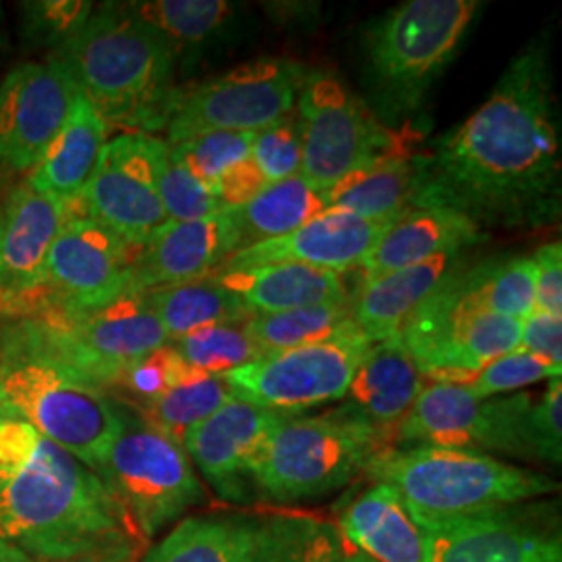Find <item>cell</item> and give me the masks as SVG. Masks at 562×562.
<instances>
[{
    "mask_svg": "<svg viewBox=\"0 0 562 562\" xmlns=\"http://www.w3.org/2000/svg\"><path fill=\"white\" fill-rule=\"evenodd\" d=\"M250 159L267 183L290 180L302 173V142L296 109L288 117L255 134Z\"/></svg>",
    "mask_w": 562,
    "mask_h": 562,
    "instance_id": "cell-43",
    "label": "cell"
},
{
    "mask_svg": "<svg viewBox=\"0 0 562 562\" xmlns=\"http://www.w3.org/2000/svg\"><path fill=\"white\" fill-rule=\"evenodd\" d=\"M562 367H557L552 362L543 361L536 355L522 352L515 348L513 352H506L501 359L490 362L485 369H482L471 382L464 383L469 392L480 398H496L501 394L517 392L531 383L543 382V380H554L561 378Z\"/></svg>",
    "mask_w": 562,
    "mask_h": 562,
    "instance_id": "cell-41",
    "label": "cell"
},
{
    "mask_svg": "<svg viewBox=\"0 0 562 562\" xmlns=\"http://www.w3.org/2000/svg\"><path fill=\"white\" fill-rule=\"evenodd\" d=\"M217 280L240 299L250 315L281 313L352 299L341 273L294 262L217 273Z\"/></svg>",
    "mask_w": 562,
    "mask_h": 562,
    "instance_id": "cell-28",
    "label": "cell"
},
{
    "mask_svg": "<svg viewBox=\"0 0 562 562\" xmlns=\"http://www.w3.org/2000/svg\"><path fill=\"white\" fill-rule=\"evenodd\" d=\"M76 202L20 183L0 209V315L38 311L46 261Z\"/></svg>",
    "mask_w": 562,
    "mask_h": 562,
    "instance_id": "cell-18",
    "label": "cell"
},
{
    "mask_svg": "<svg viewBox=\"0 0 562 562\" xmlns=\"http://www.w3.org/2000/svg\"><path fill=\"white\" fill-rule=\"evenodd\" d=\"M196 369L181 359L171 344L155 350L153 355L134 362L123 375L117 387H123L130 396H134L136 406L161 396L162 392L188 380Z\"/></svg>",
    "mask_w": 562,
    "mask_h": 562,
    "instance_id": "cell-44",
    "label": "cell"
},
{
    "mask_svg": "<svg viewBox=\"0 0 562 562\" xmlns=\"http://www.w3.org/2000/svg\"><path fill=\"white\" fill-rule=\"evenodd\" d=\"M533 402L531 394L480 401L464 383L427 382L396 429L394 448L401 443L462 450L483 448L533 459L529 442Z\"/></svg>",
    "mask_w": 562,
    "mask_h": 562,
    "instance_id": "cell-13",
    "label": "cell"
},
{
    "mask_svg": "<svg viewBox=\"0 0 562 562\" xmlns=\"http://www.w3.org/2000/svg\"><path fill=\"white\" fill-rule=\"evenodd\" d=\"M2 331L109 392L121 375L169 338L144 292H125L99 308L42 311Z\"/></svg>",
    "mask_w": 562,
    "mask_h": 562,
    "instance_id": "cell-8",
    "label": "cell"
},
{
    "mask_svg": "<svg viewBox=\"0 0 562 562\" xmlns=\"http://www.w3.org/2000/svg\"><path fill=\"white\" fill-rule=\"evenodd\" d=\"M296 120L302 176L327 192L369 162L408 150L396 132L334 71H313L302 81Z\"/></svg>",
    "mask_w": 562,
    "mask_h": 562,
    "instance_id": "cell-10",
    "label": "cell"
},
{
    "mask_svg": "<svg viewBox=\"0 0 562 562\" xmlns=\"http://www.w3.org/2000/svg\"><path fill=\"white\" fill-rule=\"evenodd\" d=\"M140 548H130V550H115V552H102V554H92V557H80V559H69V561H36V562H140Z\"/></svg>",
    "mask_w": 562,
    "mask_h": 562,
    "instance_id": "cell-49",
    "label": "cell"
},
{
    "mask_svg": "<svg viewBox=\"0 0 562 562\" xmlns=\"http://www.w3.org/2000/svg\"><path fill=\"white\" fill-rule=\"evenodd\" d=\"M550 562H562V559H557V561H550Z\"/></svg>",
    "mask_w": 562,
    "mask_h": 562,
    "instance_id": "cell-53",
    "label": "cell"
},
{
    "mask_svg": "<svg viewBox=\"0 0 562 562\" xmlns=\"http://www.w3.org/2000/svg\"><path fill=\"white\" fill-rule=\"evenodd\" d=\"M121 4L130 15L161 34L176 53L183 46L209 41L234 13V4L225 0H144Z\"/></svg>",
    "mask_w": 562,
    "mask_h": 562,
    "instance_id": "cell-37",
    "label": "cell"
},
{
    "mask_svg": "<svg viewBox=\"0 0 562 562\" xmlns=\"http://www.w3.org/2000/svg\"><path fill=\"white\" fill-rule=\"evenodd\" d=\"M104 123L127 132L165 130L176 99L178 53L121 2L102 4L57 55Z\"/></svg>",
    "mask_w": 562,
    "mask_h": 562,
    "instance_id": "cell-3",
    "label": "cell"
},
{
    "mask_svg": "<svg viewBox=\"0 0 562 562\" xmlns=\"http://www.w3.org/2000/svg\"><path fill=\"white\" fill-rule=\"evenodd\" d=\"M425 562H550L561 542L538 522L504 508L423 527Z\"/></svg>",
    "mask_w": 562,
    "mask_h": 562,
    "instance_id": "cell-20",
    "label": "cell"
},
{
    "mask_svg": "<svg viewBox=\"0 0 562 562\" xmlns=\"http://www.w3.org/2000/svg\"><path fill=\"white\" fill-rule=\"evenodd\" d=\"M459 265L461 252H448L364 283L352 296V322L371 341L398 336L404 323L457 273Z\"/></svg>",
    "mask_w": 562,
    "mask_h": 562,
    "instance_id": "cell-26",
    "label": "cell"
},
{
    "mask_svg": "<svg viewBox=\"0 0 562 562\" xmlns=\"http://www.w3.org/2000/svg\"><path fill=\"white\" fill-rule=\"evenodd\" d=\"M517 348L562 367V317L533 311L522 322L521 340Z\"/></svg>",
    "mask_w": 562,
    "mask_h": 562,
    "instance_id": "cell-47",
    "label": "cell"
},
{
    "mask_svg": "<svg viewBox=\"0 0 562 562\" xmlns=\"http://www.w3.org/2000/svg\"><path fill=\"white\" fill-rule=\"evenodd\" d=\"M483 240L482 225L450 206L419 204L387 227L362 262V285Z\"/></svg>",
    "mask_w": 562,
    "mask_h": 562,
    "instance_id": "cell-24",
    "label": "cell"
},
{
    "mask_svg": "<svg viewBox=\"0 0 562 562\" xmlns=\"http://www.w3.org/2000/svg\"><path fill=\"white\" fill-rule=\"evenodd\" d=\"M427 380L404 348L401 336L373 341L348 385L346 404L383 442L394 446V434L419 398Z\"/></svg>",
    "mask_w": 562,
    "mask_h": 562,
    "instance_id": "cell-23",
    "label": "cell"
},
{
    "mask_svg": "<svg viewBox=\"0 0 562 562\" xmlns=\"http://www.w3.org/2000/svg\"><path fill=\"white\" fill-rule=\"evenodd\" d=\"M159 196L169 222H199L223 213L215 192L181 165L167 144L159 162Z\"/></svg>",
    "mask_w": 562,
    "mask_h": 562,
    "instance_id": "cell-40",
    "label": "cell"
},
{
    "mask_svg": "<svg viewBox=\"0 0 562 562\" xmlns=\"http://www.w3.org/2000/svg\"><path fill=\"white\" fill-rule=\"evenodd\" d=\"M167 142L125 132L106 142L101 161L81 192V213L121 240L140 248L169 223L159 196V162Z\"/></svg>",
    "mask_w": 562,
    "mask_h": 562,
    "instance_id": "cell-15",
    "label": "cell"
},
{
    "mask_svg": "<svg viewBox=\"0 0 562 562\" xmlns=\"http://www.w3.org/2000/svg\"><path fill=\"white\" fill-rule=\"evenodd\" d=\"M229 401H234V392L223 375H204L196 371L161 396L134 406V411L144 422L181 443L188 431Z\"/></svg>",
    "mask_w": 562,
    "mask_h": 562,
    "instance_id": "cell-36",
    "label": "cell"
},
{
    "mask_svg": "<svg viewBox=\"0 0 562 562\" xmlns=\"http://www.w3.org/2000/svg\"><path fill=\"white\" fill-rule=\"evenodd\" d=\"M344 552L336 522L311 515H276L257 522L244 562H341Z\"/></svg>",
    "mask_w": 562,
    "mask_h": 562,
    "instance_id": "cell-34",
    "label": "cell"
},
{
    "mask_svg": "<svg viewBox=\"0 0 562 562\" xmlns=\"http://www.w3.org/2000/svg\"><path fill=\"white\" fill-rule=\"evenodd\" d=\"M390 448L348 406L322 415H288L269 431L248 477L278 503L322 498L352 482Z\"/></svg>",
    "mask_w": 562,
    "mask_h": 562,
    "instance_id": "cell-6",
    "label": "cell"
},
{
    "mask_svg": "<svg viewBox=\"0 0 562 562\" xmlns=\"http://www.w3.org/2000/svg\"><path fill=\"white\" fill-rule=\"evenodd\" d=\"M244 323L211 325L169 344L192 369L204 375H227L262 357Z\"/></svg>",
    "mask_w": 562,
    "mask_h": 562,
    "instance_id": "cell-38",
    "label": "cell"
},
{
    "mask_svg": "<svg viewBox=\"0 0 562 562\" xmlns=\"http://www.w3.org/2000/svg\"><path fill=\"white\" fill-rule=\"evenodd\" d=\"M425 188V157L408 150L369 162L329 188L327 204L364 220H398L419 206Z\"/></svg>",
    "mask_w": 562,
    "mask_h": 562,
    "instance_id": "cell-29",
    "label": "cell"
},
{
    "mask_svg": "<svg viewBox=\"0 0 562 562\" xmlns=\"http://www.w3.org/2000/svg\"><path fill=\"white\" fill-rule=\"evenodd\" d=\"M269 183L262 178L261 169L250 157L232 165L215 183L213 192L222 202L223 211H232L252 201Z\"/></svg>",
    "mask_w": 562,
    "mask_h": 562,
    "instance_id": "cell-48",
    "label": "cell"
},
{
    "mask_svg": "<svg viewBox=\"0 0 562 562\" xmlns=\"http://www.w3.org/2000/svg\"><path fill=\"white\" fill-rule=\"evenodd\" d=\"M561 136L548 50L533 42L506 67L487 101L425 157L419 204L473 222L538 225L559 213Z\"/></svg>",
    "mask_w": 562,
    "mask_h": 562,
    "instance_id": "cell-1",
    "label": "cell"
},
{
    "mask_svg": "<svg viewBox=\"0 0 562 562\" xmlns=\"http://www.w3.org/2000/svg\"><path fill=\"white\" fill-rule=\"evenodd\" d=\"M97 475L117 498L148 542L165 527L206 503L204 483L178 440L123 406L120 436L111 443Z\"/></svg>",
    "mask_w": 562,
    "mask_h": 562,
    "instance_id": "cell-9",
    "label": "cell"
},
{
    "mask_svg": "<svg viewBox=\"0 0 562 562\" xmlns=\"http://www.w3.org/2000/svg\"><path fill=\"white\" fill-rule=\"evenodd\" d=\"M0 540L34 561L144 550L146 543L88 464L2 408Z\"/></svg>",
    "mask_w": 562,
    "mask_h": 562,
    "instance_id": "cell-2",
    "label": "cell"
},
{
    "mask_svg": "<svg viewBox=\"0 0 562 562\" xmlns=\"http://www.w3.org/2000/svg\"><path fill=\"white\" fill-rule=\"evenodd\" d=\"M450 290L471 311L525 322L536 311V265L531 257L480 265L467 276L457 273Z\"/></svg>",
    "mask_w": 562,
    "mask_h": 562,
    "instance_id": "cell-33",
    "label": "cell"
},
{
    "mask_svg": "<svg viewBox=\"0 0 562 562\" xmlns=\"http://www.w3.org/2000/svg\"><path fill=\"white\" fill-rule=\"evenodd\" d=\"M304 78L306 69L296 60H248L176 92L165 142L173 146L206 132L257 134L294 113Z\"/></svg>",
    "mask_w": 562,
    "mask_h": 562,
    "instance_id": "cell-11",
    "label": "cell"
},
{
    "mask_svg": "<svg viewBox=\"0 0 562 562\" xmlns=\"http://www.w3.org/2000/svg\"><path fill=\"white\" fill-rule=\"evenodd\" d=\"M450 280L398 334L427 382H471L521 340L522 322L462 306L450 290Z\"/></svg>",
    "mask_w": 562,
    "mask_h": 562,
    "instance_id": "cell-14",
    "label": "cell"
},
{
    "mask_svg": "<svg viewBox=\"0 0 562 562\" xmlns=\"http://www.w3.org/2000/svg\"><path fill=\"white\" fill-rule=\"evenodd\" d=\"M138 248L86 217L76 202L50 248L42 283V311H88L132 292Z\"/></svg>",
    "mask_w": 562,
    "mask_h": 562,
    "instance_id": "cell-16",
    "label": "cell"
},
{
    "mask_svg": "<svg viewBox=\"0 0 562 562\" xmlns=\"http://www.w3.org/2000/svg\"><path fill=\"white\" fill-rule=\"evenodd\" d=\"M257 522L241 517L181 519L140 562H244L255 542Z\"/></svg>",
    "mask_w": 562,
    "mask_h": 562,
    "instance_id": "cell-32",
    "label": "cell"
},
{
    "mask_svg": "<svg viewBox=\"0 0 562 562\" xmlns=\"http://www.w3.org/2000/svg\"><path fill=\"white\" fill-rule=\"evenodd\" d=\"M236 250L238 236L227 211L199 222H169L138 248L132 292H150L215 276Z\"/></svg>",
    "mask_w": 562,
    "mask_h": 562,
    "instance_id": "cell-22",
    "label": "cell"
},
{
    "mask_svg": "<svg viewBox=\"0 0 562 562\" xmlns=\"http://www.w3.org/2000/svg\"><path fill=\"white\" fill-rule=\"evenodd\" d=\"M396 220H364L340 209H327L278 240L261 241L229 255L217 273L294 262L334 273L361 269L362 262ZM215 273V276H217Z\"/></svg>",
    "mask_w": 562,
    "mask_h": 562,
    "instance_id": "cell-19",
    "label": "cell"
},
{
    "mask_svg": "<svg viewBox=\"0 0 562 562\" xmlns=\"http://www.w3.org/2000/svg\"><path fill=\"white\" fill-rule=\"evenodd\" d=\"M536 311L562 317V244L550 241L533 252Z\"/></svg>",
    "mask_w": 562,
    "mask_h": 562,
    "instance_id": "cell-46",
    "label": "cell"
},
{
    "mask_svg": "<svg viewBox=\"0 0 562 562\" xmlns=\"http://www.w3.org/2000/svg\"><path fill=\"white\" fill-rule=\"evenodd\" d=\"M529 442L533 461L561 464L562 461V382L550 380L542 396L536 398L529 417Z\"/></svg>",
    "mask_w": 562,
    "mask_h": 562,
    "instance_id": "cell-45",
    "label": "cell"
},
{
    "mask_svg": "<svg viewBox=\"0 0 562 562\" xmlns=\"http://www.w3.org/2000/svg\"><path fill=\"white\" fill-rule=\"evenodd\" d=\"M336 527L348 548L373 562H425L423 531L385 483L373 482L344 504Z\"/></svg>",
    "mask_w": 562,
    "mask_h": 562,
    "instance_id": "cell-25",
    "label": "cell"
},
{
    "mask_svg": "<svg viewBox=\"0 0 562 562\" xmlns=\"http://www.w3.org/2000/svg\"><path fill=\"white\" fill-rule=\"evenodd\" d=\"M0 408L94 473L120 436L123 406L41 350L0 334Z\"/></svg>",
    "mask_w": 562,
    "mask_h": 562,
    "instance_id": "cell-5",
    "label": "cell"
},
{
    "mask_svg": "<svg viewBox=\"0 0 562 562\" xmlns=\"http://www.w3.org/2000/svg\"><path fill=\"white\" fill-rule=\"evenodd\" d=\"M244 325L261 355L331 340L357 329L352 322V299L281 313L250 315Z\"/></svg>",
    "mask_w": 562,
    "mask_h": 562,
    "instance_id": "cell-35",
    "label": "cell"
},
{
    "mask_svg": "<svg viewBox=\"0 0 562 562\" xmlns=\"http://www.w3.org/2000/svg\"><path fill=\"white\" fill-rule=\"evenodd\" d=\"M106 136L109 125L80 92L59 136L46 148L25 183L42 194L80 201L81 192L99 167L109 142Z\"/></svg>",
    "mask_w": 562,
    "mask_h": 562,
    "instance_id": "cell-27",
    "label": "cell"
},
{
    "mask_svg": "<svg viewBox=\"0 0 562 562\" xmlns=\"http://www.w3.org/2000/svg\"><path fill=\"white\" fill-rule=\"evenodd\" d=\"M364 473L401 494L419 529L498 513L559 490V483L538 471L462 448L392 446L378 452Z\"/></svg>",
    "mask_w": 562,
    "mask_h": 562,
    "instance_id": "cell-4",
    "label": "cell"
},
{
    "mask_svg": "<svg viewBox=\"0 0 562 562\" xmlns=\"http://www.w3.org/2000/svg\"><path fill=\"white\" fill-rule=\"evenodd\" d=\"M341 562H373L371 559H367L364 554H361V552H357V550H352V548H348L346 546V552H344V559H341Z\"/></svg>",
    "mask_w": 562,
    "mask_h": 562,
    "instance_id": "cell-51",
    "label": "cell"
},
{
    "mask_svg": "<svg viewBox=\"0 0 562 562\" xmlns=\"http://www.w3.org/2000/svg\"><path fill=\"white\" fill-rule=\"evenodd\" d=\"M371 344L357 327L331 340L262 355L223 378L238 401L285 417L302 415L346 396Z\"/></svg>",
    "mask_w": 562,
    "mask_h": 562,
    "instance_id": "cell-12",
    "label": "cell"
},
{
    "mask_svg": "<svg viewBox=\"0 0 562 562\" xmlns=\"http://www.w3.org/2000/svg\"><path fill=\"white\" fill-rule=\"evenodd\" d=\"M0 562H36L32 557H27L25 552H21L20 548L11 546L4 540H0Z\"/></svg>",
    "mask_w": 562,
    "mask_h": 562,
    "instance_id": "cell-50",
    "label": "cell"
},
{
    "mask_svg": "<svg viewBox=\"0 0 562 562\" xmlns=\"http://www.w3.org/2000/svg\"><path fill=\"white\" fill-rule=\"evenodd\" d=\"M252 140L250 132H206L169 148L196 180L213 190L232 165L250 157Z\"/></svg>",
    "mask_w": 562,
    "mask_h": 562,
    "instance_id": "cell-39",
    "label": "cell"
},
{
    "mask_svg": "<svg viewBox=\"0 0 562 562\" xmlns=\"http://www.w3.org/2000/svg\"><path fill=\"white\" fill-rule=\"evenodd\" d=\"M281 417L285 415L234 398L188 431L181 446L220 496L240 501L250 462Z\"/></svg>",
    "mask_w": 562,
    "mask_h": 562,
    "instance_id": "cell-21",
    "label": "cell"
},
{
    "mask_svg": "<svg viewBox=\"0 0 562 562\" xmlns=\"http://www.w3.org/2000/svg\"><path fill=\"white\" fill-rule=\"evenodd\" d=\"M169 341L220 323L246 322L250 313L217 276L144 292Z\"/></svg>",
    "mask_w": 562,
    "mask_h": 562,
    "instance_id": "cell-31",
    "label": "cell"
},
{
    "mask_svg": "<svg viewBox=\"0 0 562 562\" xmlns=\"http://www.w3.org/2000/svg\"><path fill=\"white\" fill-rule=\"evenodd\" d=\"M4 44V36H2V7H0V46Z\"/></svg>",
    "mask_w": 562,
    "mask_h": 562,
    "instance_id": "cell-52",
    "label": "cell"
},
{
    "mask_svg": "<svg viewBox=\"0 0 562 562\" xmlns=\"http://www.w3.org/2000/svg\"><path fill=\"white\" fill-rule=\"evenodd\" d=\"M23 32L34 46H50L55 55L71 41L94 11L92 2L42 0L23 2Z\"/></svg>",
    "mask_w": 562,
    "mask_h": 562,
    "instance_id": "cell-42",
    "label": "cell"
},
{
    "mask_svg": "<svg viewBox=\"0 0 562 562\" xmlns=\"http://www.w3.org/2000/svg\"><path fill=\"white\" fill-rule=\"evenodd\" d=\"M477 0H408L373 21L364 59L383 111L404 115L454 59L480 13Z\"/></svg>",
    "mask_w": 562,
    "mask_h": 562,
    "instance_id": "cell-7",
    "label": "cell"
},
{
    "mask_svg": "<svg viewBox=\"0 0 562 562\" xmlns=\"http://www.w3.org/2000/svg\"><path fill=\"white\" fill-rule=\"evenodd\" d=\"M327 209V194L301 173L290 180L269 183L261 194L244 206L227 211V215L238 236V250H241L288 236Z\"/></svg>",
    "mask_w": 562,
    "mask_h": 562,
    "instance_id": "cell-30",
    "label": "cell"
},
{
    "mask_svg": "<svg viewBox=\"0 0 562 562\" xmlns=\"http://www.w3.org/2000/svg\"><path fill=\"white\" fill-rule=\"evenodd\" d=\"M78 97V81L59 57L13 67L0 83V167L32 171L59 136Z\"/></svg>",
    "mask_w": 562,
    "mask_h": 562,
    "instance_id": "cell-17",
    "label": "cell"
}]
</instances>
